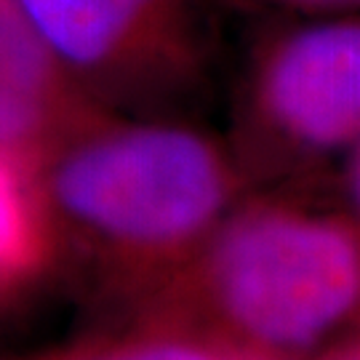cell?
I'll list each match as a JSON object with an SVG mask.
<instances>
[{
  "instance_id": "ba28073f",
  "label": "cell",
  "mask_w": 360,
  "mask_h": 360,
  "mask_svg": "<svg viewBox=\"0 0 360 360\" xmlns=\"http://www.w3.org/2000/svg\"><path fill=\"white\" fill-rule=\"evenodd\" d=\"M232 8L248 11H270L296 16V13H334V11H360V0H217Z\"/></svg>"
},
{
  "instance_id": "6da1fadb",
  "label": "cell",
  "mask_w": 360,
  "mask_h": 360,
  "mask_svg": "<svg viewBox=\"0 0 360 360\" xmlns=\"http://www.w3.org/2000/svg\"><path fill=\"white\" fill-rule=\"evenodd\" d=\"M56 275L126 315L243 198L224 136L190 117L94 110L35 158Z\"/></svg>"
},
{
  "instance_id": "3957f363",
  "label": "cell",
  "mask_w": 360,
  "mask_h": 360,
  "mask_svg": "<svg viewBox=\"0 0 360 360\" xmlns=\"http://www.w3.org/2000/svg\"><path fill=\"white\" fill-rule=\"evenodd\" d=\"M251 190H275L360 144V11L296 13L248 49L224 136Z\"/></svg>"
},
{
  "instance_id": "8992f818",
  "label": "cell",
  "mask_w": 360,
  "mask_h": 360,
  "mask_svg": "<svg viewBox=\"0 0 360 360\" xmlns=\"http://www.w3.org/2000/svg\"><path fill=\"white\" fill-rule=\"evenodd\" d=\"M56 275V251L35 158L0 147V302Z\"/></svg>"
},
{
  "instance_id": "52a82bcc",
  "label": "cell",
  "mask_w": 360,
  "mask_h": 360,
  "mask_svg": "<svg viewBox=\"0 0 360 360\" xmlns=\"http://www.w3.org/2000/svg\"><path fill=\"white\" fill-rule=\"evenodd\" d=\"M46 360H227V355L184 336L126 326L120 336L94 339Z\"/></svg>"
},
{
  "instance_id": "9c48e42d",
  "label": "cell",
  "mask_w": 360,
  "mask_h": 360,
  "mask_svg": "<svg viewBox=\"0 0 360 360\" xmlns=\"http://www.w3.org/2000/svg\"><path fill=\"white\" fill-rule=\"evenodd\" d=\"M345 193H347V208L360 219V144L345 160Z\"/></svg>"
},
{
  "instance_id": "277c9868",
  "label": "cell",
  "mask_w": 360,
  "mask_h": 360,
  "mask_svg": "<svg viewBox=\"0 0 360 360\" xmlns=\"http://www.w3.org/2000/svg\"><path fill=\"white\" fill-rule=\"evenodd\" d=\"M53 70L99 110L190 117L214 49L206 0H19Z\"/></svg>"
},
{
  "instance_id": "5b68a950",
  "label": "cell",
  "mask_w": 360,
  "mask_h": 360,
  "mask_svg": "<svg viewBox=\"0 0 360 360\" xmlns=\"http://www.w3.org/2000/svg\"><path fill=\"white\" fill-rule=\"evenodd\" d=\"M99 110L67 86L19 0H0V147L38 158Z\"/></svg>"
},
{
  "instance_id": "7c38bea8",
  "label": "cell",
  "mask_w": 360,
  "mask_h": 360,
  "mask_svg": "<svg viewBox=\"0 0 360 360\" xmlns=\"http://www.w3.org/2000/svg\"><path fill=\"white\" fill-rule=\"evenodd\" d=\"M0 304H3V302H0Z\"/></svg>"
},
{
  "instance_id": "30bf717a",
  "label": "cell",
  "mask_w": 360,
  "mask_h": 360,
  "mask_svg": "<svg viewBox=\"0 0 360 360\" xmlns=\"http://www.w3.org/2000/svg\"><path fill=\"white\" fill-rule=\"evenodd\" d=\"M318 360H360V336H352L345 345H336V349L321 352Z\"/></svg>"
},
{
  "instance_id": "8fae6325",
  "label": "cell",
  "mask_w": 360,
  "mask_h": 360,
  "mask_svg": "<svg viewBox=\"0 0 360 360\" xmlns=\"http://www.w3.org/2000/svg\"><path fill=\"white\" fill-rule=\"evenodd\" d=\"M227 360H257V358H238V355H227Z\"/></svg>"
},
{
  "instance_id": "7a4b0ae2",
  "label": "cell",
  "mask_w": 360,
  "mask_h": 360,
  "mask_svg": "<svg viewBox=\"0 0 360 360\" xmlns=\"http://www.w3.org/2000/svg\"><path fill=\"white\" fill-rule=\"evenodd\" d=\"M126 326L257 360H309L360 321V219L248 190Z\"/></svg>"
}]
</instances>
